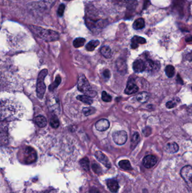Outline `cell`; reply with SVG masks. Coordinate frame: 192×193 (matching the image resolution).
<instances>
[{
    "mask_svg": "<svg viewBox=\"0 0 192 193\" xmlns=\"http://www.w3.org/2000/svg\"><path fill=\"white\" fill-rule=\"evenodd\" d=\"M186 58H187V59H188V60H192V53H190L188 54V55H186Z\"/></svg>",
    "mask_w": 192,
    "mask_h": 193,
    "instance_id": "38",
    "label": "cell"
},
{
    "mask_svg": "<svg viewBox=\"0 0 192 193\" xmlns=\"http://www.w3.org/2000/svg\"><path fill=\"white\" fill-rule=\"evenodd\" d=\"M77 87L80 92L88 97H94L97 95V93L92 89L88 80L84 75H81L79 77Z\"/></svg>",
    "mask_w": 192,
    "mask_h": 193,
    "instance_id": "4",
    "label": "cell"
},
{
    "mask_svg": "<svg viewBox=\"0 0 192 193\" xmlns=\"http://www.w3.org/2000/svg\"><path fill=\"white\" fill-rule=\"evenodd\" d=\"M86 40L85 38L82 37H79L77 38L73 41V46L76 48H80L82 47L85 45Z\"/></svg>",
    "mask_w": 192,
    "mask_h": 193,
    "instance_id": "27",
    "label": "cell"
},
{
    "mask_svg": "<svg viewBox=\"0 0 192 193\" xmlns=\"http://www.w3.org/2000/svg\"><path fill=\"white\" fill-rule=\"evenodd\" d=\"M62 81V79L60 75H58L55 78V80L53 84H51L50 86H49V90L50 91L54 90L55 89L57 88L58 86L60 85V82Z\"/></svg>",
    "mask_w": 192,
    "mask_h": 193,
    "instance_id": "29",
    "label": "cell"
},
{
    "mask_svg": "<svg viewBox=\"0 0 192 193\" xmlns=\"http://www.w3.org/2000/svg\"><path fill=\"white\" fill-rule=\"evenodd\" d=\"M3 124V123H2ZM3 126L1 125V144L2 143H5L7 142V127L5 125V124H3Z\"/></svg>",
    "mask_w": 192,
    "mask_h": 193,
    "instance_id": "21",
    "label": "cell"
},
{
    "mask_svg": "<svg viewBox=\"0 0 192 193\" xmlns=\"http://www.w3.org/2000/svg\"><path fill=\"white\" fill-rule=\"evenodd\" d=\"M120 168L123 169L124 170H131L132 167L128 160H121L118 163Z\"/></svg>",
    "mask_w": 192,
    "mask_h": 193,
    "instance_id": "24",
    "label": "cell"
},
{
    "mask_svg": "<svg viewBox=\"0 0 192 193\" xmlns=\"http://www.w3.org/2000/svg\"><path fill=\"white\" fill-rule=\"evenodd\" d=\"M77 99L87 105H91L93 103V100L91 97L86 95H79L77 97Z\"/></svg>",
    "mask_w": 192,
    "mask_h": 193,
    "instance_id": "23",
    "label": "cell"
},
{
    "mask_svg": "<svg viewBox=\"0 0 192 193\" xmlns=\"http://www.w3.org/2000/svg\"><path fill=\"white\" fill-rule=\"evenodd\" d=\"M165 73L169 77H173L175 74V68L171 65L167 66L165 68Z\"/></svg>",
    "mask_w": 192,
    "mask_h": 193,
    "instance_id": "31",
    "label": "cell"
},
{
    "mask_svg": "<svg viewBox=\"0 0 192 193\" xmlns=\"http://www.w3.org/2000/svg\"><path fill=\"white\" fill-rule=\"evenodd\" d=\"M107 185L109 189L112 193H116L119 189V185L115 180H108Z\"/></svg>",
    "mask_w": 192,
    "mask_h": 193,
    "instance_id": "14",
    "label": "cell"
},
{
    "mask_svg": "<svg viewBox=\"0 0 192 193\" xmlns=\"http://www.w3.org/2000/svg\"><path fill=\"white\" fill-rule=\"evenodd\" d=\"M109 126L110 124L109 121L105 119H102L98 121L95 124V128L96 129L100 132H103L107 130L109 128Z\"/></svg>",
    "mask_w": 192,
    "mask_h": 193,
    "instance_id": "10",
    "label": "cell"
},
{
    "mask_svg": "<svg viewBox=\"0 0 192 193\" xmlns=\"http://www.w3.org/2000/svg\"><path fill=\"white\" fill-rule=\"evenodd\" d=\"M145 64L143 60H136L133 64V70L136 73H140L145 71Z\"/></svg>",
    "mask_w": 192,
    "mask_h": 193,
    "instance_id": "11",
    "label": "cell"
},
{
    "mask_svg": "<svg viewBox=\"0 0 192 193\" xmlns=\"http://www.w3.org/2000/svg\"><path fill=\"white\" fill-rule=\"evenodd\" d=\"M95 112V109L94 108L90 107L84 108L83 109V112L86 116H88L92 114H93Z\"/></svg>",
    "mask_w": 192,
    "mask_h": 193,
    "instance_id": "32",
    "label": "cell"
},
{
    "mask_svg": "<svg viewBox=\"0 0 192 193\" xmlns=\"http://www.w3.org/2000/svg\"><path fill=\"white\" fill-rule=\"evenodd\" d=\"M80 165L82 168L85 171H89L90 170V161L87 157H85L80 160Z\"/></svg>",
    "mask_w": 192,
    "mask_h": 193,
    "instance_id": "25",
    "label": "cell"
},
{
    "mask_svg": "<svg viewBox=\"0 0 192 193\" xmlns=\"http://www.w3.org/2000/svg\"><path fill=\"white\" fill-rule=\"evenodd\" d=\"M189 111L190 112V113L192 114V105H191V106L190 107V109H189Z\"/></svg>",
    "mask_w": 192,
    "mask_h": 193,
    "instance_id": "39",
    "label": "cell"
},
{
    "mask_svg": "<svg viewBox=\"0 0 192 193\" xmlns=\"http://www.w3.org/2000/svg\"><path fill=\"white\" fill-rule=\"evenodd\" d=\"M29 29L37 37L47 42L57 41L59 39V35L53 30L42 29L38 26L29 25Z\"/></svg>",
    "mask_w": 192,
    "mask_h": 193,
    "instance_id": "1",
    "label": "cell"
},
{
    "mask_svg": "<svg viewBox=\"0 0 192 193\" xmlns=\"http://www.w3.org/2000/svg\"><path fill=\"white\" fill-rule=\"evenodd\" d=\"M101 54L106 58H110L112 57V50L107 46H104L100 49Z\"/></svg>",
    "mask_w": 192,
    "mask_h": 193,
    "instance_id": "22",
    "label": "cell"
},
{
    "mask_svg": "<svg viewBox=\"0 0 192 193\" xmlns=\"http://www.w3.org/2000/svg\"><path fill=\"white\" fill-rule=\"evenodd\" d=\"M48 71L47 69H43L38 74L37 81L36 92L37 95L39 99H42L44 96L46 91V86L45 84L44 80L46 76H47Z\"/></svg>",
    "mask_w": 192,
    "mask_h": 193,
    "instance_id": "5",
    "label": "cell"
},
{
    "mask_svg": "<svg viewBox=\"0 0 192 193\" xmlns=\"http://www.w3.org/2000/svg\"><path fill=\"white\" fill-rule=\"evenodd\" d=\"M157 159L154 155H149L146 156L143 159V165L147 168H151L157 163Z\"/></svg>",
    "mask_w": 192,
    "mask_h": 193,
    "instance_id": "9",
    "label": "cell"
},
{
    "mask_svg": "<svg viewBox=\"0 0 192 193\" xmlns=\"http://www.w3.org/2000/svg\"><path fill=\"white\" fill-rule=\"evenodd\" d=\"M50 123L51 127L53 128H58L59 126V121L58 117L56 115H53V116L51 117Z\"/></svg>",
    "mask_w": 192,
    "mask_h": 193,
    "instance_id": "28",
    "label": "cell"
},
{
    "mask_svg": "<svg viewBox=\"0 0 192 193\" xmlns=\"http://www.w3.org/2000/svg\"><path fill=\"white\" fill-rule=\"evenodd\" d=\"M144 26H145V21L142 18L136 19L133 23V28L136 30L143 29Z\"/></svg>",
    "mask_w": 192,
    "mask_h": 193,
    "instance_id": "18",
    "label": "cell"
},
{
    "mask_svg": "<svg viewBox=\"0 0 192 193\" xmlns=\"http://www.w3.org/2000/svg\"><path fill=\"white\" fill-rule=\"evenodd\" d=\"M139 90V88L138 86L134 84V82H129L127 83V85L126 86V89L125 90V93L126 94H132L134 93H135Z\"/></svg>",
    "mask_w": 192,
    "mask_h": 193,
    "instance_id": "12",
    "label": "cell"
},
{
    "mask_svg": "<svg viewBox=\"0 0 192 193\" xmlns=\"http://www.w3.org/2000/svg\"></svg>",
    "mask_w": 192,
    "mask_h": 193,
    "instance_id": "41",
    "label": "cell"
},
{
    "mask_svg": "<svg viewBox=\"0 0 192 193\" xmlns=\"http://www.w3.org/2000/svg\"><path fill=\"white\" fill-rule=\"evenodd\" d=\"M149 98V95L147 92H142L139 93L136 96L137 100L140 103H145L147 101Z\"/></svg>",
    "mask_w": 192,
    "mask_h": 193,
    "instance_id": "20",
    "label": "cell"
},
{
    "mask_svg": "<svg viewBox=\"0 0 192 193\" xmlns=\"http://www.w3.org/2000/svg\"><path fill=\"white\" fill-rule=\"evenodd\" d=\"M95 156L96 158L98 159L99 161L104 165L107 168H110L111 167V164L107 156L103 154L100 151H97L95 152Z\"/></svg>",
    "mask_w": 192,
    "mask_h": 193,
    "instance_id": "8",
    "label": "cell"
},
{
    "mask_svg": "<svg viewBox=\"0 0 192 193\" xmlns=\"http://www.w3.org/2000/svg\"><path fill=\"white\" fill-rule=\"evenodd\" d=\"M35 121L37 125L40 128H44L47 125V119L46 117L42 115H38L35 117Z\"/></svg>",
    "mask_w": 192,
    "mask_h": 193,
    "instance_id": "16",
    "label": "cell"
},
{
    "mask_svg": "<svg viewBox=\"0 0 192 193\" xmlns=\"http://www.w3.org/2000/svg\"><path fill=\"white\" fill-rule=\"evenodd\" d=\"M145 64V70H147L148 71H151L153 70L156 69L157 65L156 64V62H153L151 60H147L146 61Z\"/></svg>",
    "mask_w": 192,
    "mask_h": 193,
    "instance_id": "26",
    "label": "cell"
},
{
    "mask_svg": "<svg viewBox=\"0 0 192 193\" xmlns=\"http://www.w3.org/2000/svg\"><path fill=\"white\" fill-rule=\"evenodd\" d=\"M176 106V103L173 101H169L167 102L166 103V107L168 108H173Z\"/></svg>",
    "mask_w": 192,
    "mask_h": 193,
    "instance_id": "36",
    "label": "cell"
},
{
    "mask_svg": "<svg viewBox=\"0 0 192 193\" xmlns=\"http://www.w3.org/2000/svg\"><path fill=\"white\" fill-rule=\"evenodd\" d=\"M114 142L118 145H122L127 140V134L124 130H119L114 132L113 135Z\"/></svg>",
    "mask_w": 192,
    "mask_h": 193,
    "instance_id": "7",
    "label": "cell"
},
{
    "mask_svg": "<svg viewBox=\"0 0 192 193\" xmlns=\"http://www.w3.org/2000/svg\"><path fill=\"white\" fill-rule=\"evenodd\" d=\"M64 1H71V0H64Z\"/></svg>",
    "mask_w": 192,
    "mask_h": 193,
    "instance_id": "40",
    "label": "cell"
},
{
    "mask_svg": "<svg viewBox=\"0 0 192 193\" xmlns=\"http://www.w3.org/2000/svg\"><path fill=\"white\" fill-rule=\"evenodd\" d=\"M140 139V135L138 132H135L132 136V139H131V147L134 148L137 144L138 143Z\"/></svg>",
    "mask_w": 192,
    "mask_h": 193,
    "instance_id": "30",
    "label": "cell"
},
{
    "mask_svg": "<svg viewBox=\"0 0 192 193\" xmlns=\"http://www.w3.org/2000/svg\"><path fill=\"white\" fill-rule=\"evenodd\" d=\"M117 67L118 71L121 73H125L127 70V66L125 62L122 59H119L117 61Z\"/></svg>",
    "mask_w": 192,
    "mask_h": 193,
    "instance_id": "17",
    "label": "cell"
},
{
    "mask_svg": "<svg viewBox=\"0 0 192 193\" xmlns=\"http://www.w3.org/2000/svg\"><path fill=\"white\" fill-rule=\"evenodd\" d=\"M92 168L93 169V171H94L95 173H96V174H101L102 170L101 169L100 166L99 165L96 164V163H94L92 165Z\"/></svg>",
    "mask_w": 192,
    "mask_h": 193,
    "instance_id": "34",
    "label": "cell"
},
{
    "mask_svg": "<svg viewBox=\"0 0 192 193\" xmlns=\"http://www.w3.org/2000/svg\"><path fill=\"white\" fill-rule=\"evenodd\" d=\"M37 153L35 149L30 146H27L19 152V158L22 163L29 164L34 163L37 160Z\"/></svg>",
    "mask_w": 192,
    "mask_h": 193,
    "instance_id": "3",
    "label": "cell"
},
{
    "mask_svg": "<svg viewBox=\"0 0 192 193\" xmlns=\"http://www.w3.org/2000/svg\"><path fill=\"white\" fill-rule=\"evenodd\" d=\"M65 8H66V6L64 4L62 3L59 5L58 10V15L60 17L63 16L64 10H65Z\"/></svg>",
    "mask_w": 192,
    "mask_h": 193,
    "instance_id": "35",
    "label": "cell"
},
{
    "mask_svg": "<svg viewBox=\"0 0 192 193\" xmlns=\"http://www.w3.org/2000/svg\"><path fill=\"white\" fill-rule=\"evenodd\" d=\"M103 75L106 79H109L110 77V71L108 69L104 70V72H103Z\"/></svg>",
    "mask_w": 192,
    "mask_h": 193,
    "instance_id": "37",
    "label": "cell"
},
{
    "mask_svg": "<svg viewBox=\"0 0 192 193\" xmlns=\"http://www.w3.org/2000/svg\"><path fill=\"white\" fill-rule=\"evenodd\" d=\"M180 174L188 185L192 187V167L190 165H186L181 170Z\"/></svg>",
    "mask_w": 192,
    "mask_h": 193,
    "instance_id": "6",
    "label": "cell"
},
{
    "mask_svg": "<svg viewBox=\"0 0 192 193\" xmlns=\"http://www.w3.org/2000/svg\"><path fill=\"white\" fill-rule=\"evenodd\" d=\"M165 150L167 152L171 153V154L175 153V152H177L179 150V146L177 143H169L166 146Z\"/></svg>",
    "mask_w": 192,
    "mask_h": 193,
    "instance_id": "15",
    "label": "cell"
},
{
    "mask_svg": "<svg viewBox=\"0 0 192 193\" xmlns=\"http://www.w3.org/2000/svg\"><path fill=\"white\" fill-rule=\"evenodd\" d=\"M101 99L102 100L106 102H109L112 101V98L109 94L107 93V92L103 91L102 92V95H101Z\"/></svg>",
    "mask_w": 192,
    "mask_h": 193,
    "instance_id": "33",
    "label": "cell"
},
{
    "mask_svg": "<svg viewBox=\"0 0 192 193\" xmlns=\"http://www.w3.org/2000/svg\"><path fill=\"white\" fill-rule=\"evenodd\" d=\"M100 44V41L99 40H92L89 41L86 46V49L87 51H92L94 50Z\"/></svg>",
    "mask_w": 192,
    "mask_h": 193,
    "instance_id": "19",
    "label": "cell"
},
{
    "mask_svg": "<svg viewBox=\"0 0 192 193\" xmlns=\"http://www.w3.org/2000/svg\"><path fill=\"white\" fill-rule=\"evenodd\" d=\"M145 43L146 40L145 38L138 36H135L131 39V48L132 49H136L138 48L139 44H144Z\"/></svg>",
    "mask_w": 192,
    "mask_h": 193,
    "instance_id": "13",
    "label": "cell"
},
{
    "mask_svg": "<svg viewBox=\"0 0 192 193\" xmlns=\"http://www.w3.org/2000/svg\"><path fill=\"white\" fill-rule=\"evenodd\" d=\"M15 105H13L11 102L8 100H2L1 102V121L14 120L16 117V114L18 111L16 110Z\"/></svg>",
    "mask_w": 192,
    "mask_h": 193,
    "instance_id": "2",
    "label": "cell"
}]
</instances>
